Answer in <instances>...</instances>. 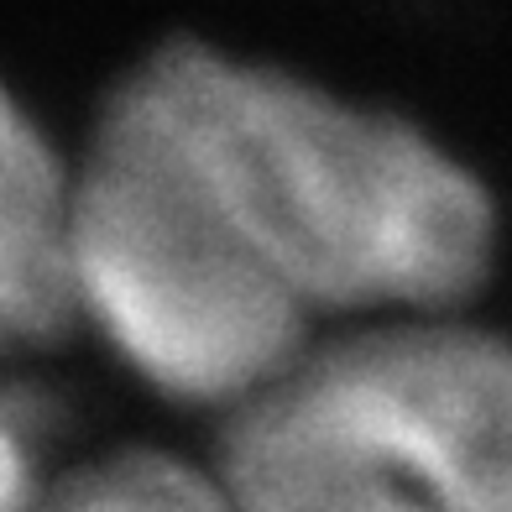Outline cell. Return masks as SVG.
Wrapping results in <instances>:
<instances>
[{"label": "cell", "mask_w": 512, "mask_h": 512, "mask_svg": "<svg viewBox=\"0 0 512 512\" xmlns=\"http://www.w3.org/2000/svg\"><path fill=\"white\" fill-rule=\"evenodd\" d=\"M298 366L429 512H512V335L403 314L314 345Z\"/></svg>", "instance_id": "obj_3"}, {"label": "cell", "mask_w": 512, "mask_h": 512, "mask_svg": "<svg viewBox=\"0 0 512 512\" xmlns=\"http://www.w3.org/2000/svg\"><path fill=\"white\" fill-rule=\"evenodd\" d=\"M74 215L79 162L0 84V361L42 351L79 324Z\"/></svg>", "instance_id": "obj_5"}, {"label": "cell", "mask_w": 512, "mask_h": 512, "mask_svg": "<svg viewBox=\"0 0 512 512\" xmlns=\"http://www.w3.org/2000/svg\"><path fill=\"white\" fill-rule=\"evenodd\" d=\"M131 79L309 319L455 314L486 283L492 194L403 115L194 37Z\"/></svg>", "instance_id": "obj_1"}, {"label": "cell", "mask_w": 512, "mask_h": 512, "mask_svg": "<svg viewBox=\"0 0 512 512\" xmlns=\"http://www.w3.org/2000/svg\"><path fill=\"white\" fill-rule=\"evenodd\" d=\"M42 512H246L220 471L162 455L121 450L84 471H68Z\"/></svg>", "instance_id": "obj_6"}, {"label": "cell", "mask_w": 512, "mask_h": 512, "mask_svg": "<svg viewBox=\"0 0 512 512\" xmlns=\"http://www.w3.org/2000/svg\"><path fill=\"white\" fill-rule=\"evenodd\" d=\"M215 471L246 512H429L387 476L304 366L225 413Z\"/></svg>", "instance_id": "obj_4"}, {"label": "cell", "mask_w": 512, "mask_h": 512, "mask_svg": "<svg viewBox=\"0 0 512 512\" xmlns=\"http://www.w3.org/2000/svg\"><path fill=\"white\" fill-rule=\"evenodd\" d=\"M53 413L42 392L0 382V512H42L58 481L48 471Z\"/></svg>", "instance_id": "obj_7"}, {"label": "cell", "mask_w": 512, "mask_h": 512, "mask_svg": "<svg viewBox=\"0 0 512 512\" xmlns=\"http://www.w3.org/2000/svg\"><path fill=\"white\" fill-rule=\"evenodd\" d=\"M79 324L147 387L236 413L314 351V319L262 256L131 74L79 157Z\"/></svg>", "instance_id": "obj_2"}]
</instances>
